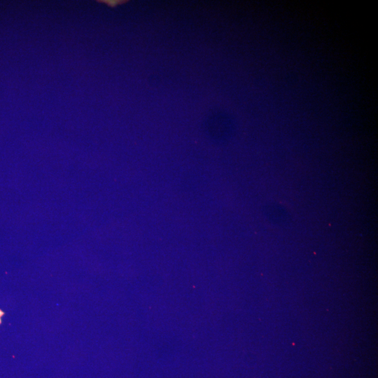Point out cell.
Here are the masks:
<instances>
[{
	"label": "cell",
	"mask_w": 378,
	"mask_h": 378,
	"mask_svg": "<svg viewBox=\"0 0 378 378\" xmlns=\"http://www.w3.org/2000/svg\"><path fill=\"white\" fill-rule=\"evenodd\" d=\"M4 313L0 309V323H1V316L4 315Z\"/></svg>",
	"instance_id": "6da1fadb"
}]
</instances>
